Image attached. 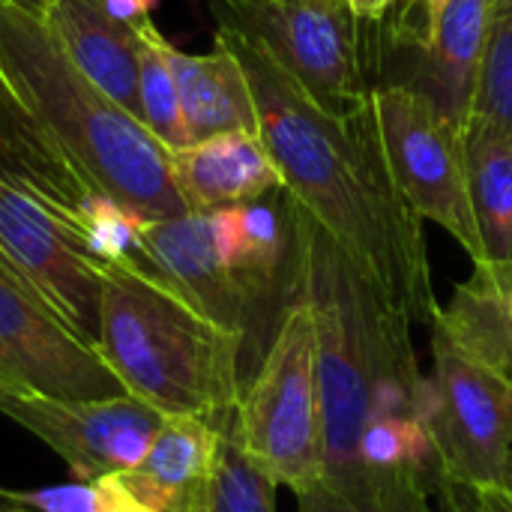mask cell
Wrapping results in <instances>:
<instances>
[{
  "label": "cell",
  "instance_id": "1",
  "mask_svg": "<svg viewBox=\"0 0 512 512\" xmlns=\"http://www.w3.org/2000/svg\"><path fill=\"white\" fill-rule=\"evenodd\" d=\"M246 69L258 135L270 150L282 195L312 216L351 264L414 324H432V270L423 219L396 189L366 117L342 120L315 105L249 36L219 27Z\"/></svg>",
  "mask_w": 512,
  "mask_h": 512
},
{
  "label": "cell",
  "instance_id": "2",
  "mask_svg": "<svg viewBox=\"0 0 512 512\" xmlns=\"http://www.w3.org/2000/svg\"><path fill=\"white\" fill-rule=\"evenodd\" d=\"M291 228V294L315 333V366L324 411V471L360 462L357 441L372 417H417L426 393L411 342V318L396 309L285 195Z\"/></svg>",
  "mask_w": 512,
  "mask_h": 512
},
{
  "label": "cell",
  "instance_id": "3",
  "mask_svg": "<svg viewBox=\"0 0 512 512\" xmlns=\"http://www.w3.org/2000/svg\"><path fill=\"white\" fill-rule=\"evenodd\" d=\"M0 63L51 144L87 186L150 219L189 213L174 183L171 150L63 54L39 15L3 0Z\"/></svg>",
  "mask_w": 512,
  "mask_h": 512
},
{
  "label": "cell",
  "instance_id": "4",
  "mask_svg": "<svg viewBox=\"0 0 512 512\" xmlns=\"http://www.w3.org/2000/svg\"><path fill=\"white\" fill-rule=\"evenodd\" d=\"M96 348L126 393L165 417L225 423L246 390V339L210 321L141 264L105 267Z\"/></svg>",
  "mask_w": 512,
  "mask_h": 512
},
{
  "label": "cell",
  "instance_id": "5",
  "mask_svg": "<svg viewBox=\"0 0 512 512\" xmlns=\"http://www.w3.org/2000/svg\"><path fill=\"white\" fill-rule=\"evenodd\" d=\"M363 117L411 210L441 225L474 264H483L486 243L468 174V129L417 84L375 87Z\"/></svg>",
  "mask_w": 512,
  "mask_h": 512
},
{
  "label": "cell",
  "instance_id": "6",
  "mask_svg": "<svg viewBox=\"0 0 512 512\" xmlns=\"http://www.w3.org/2000/svg\"><path fill=\"white\" fill-rule=\"evenodd\" d=\"M243 453L294 495L324 477V411L315 333L306 303L291 294L267 354L234 411Z\"/></svg>",
  "mask_w": 512,
  "mask_h": 512
},
{
  "label": "cell",
  "instance_id": "7",
  "mask_svg": "<svg viewBox=\"0 0 512 512\" xmlns=\"http://www.w3.org/2000/svg\"><path fill=\"white\" fill-rule=\"evenodd\" d=\"M219 27L261 45L324 111L351 120L369 105L360 18L345 0H210Z\"/></svg>",
  "mask_w": 512,
  "mask_h": 512
},
{
  "label": "cell",
  "instance_id": "8",
  "mask_svg": "<svg viewBox=\"0 0 512 512\" xmlns=\"http://www.w3.org/2000/svg\"><path fill=\"white\" fill-rule=\"evenodd\" d=\"M432 378L420 420L438 456V486L512 489V381L432 327Z\"/></svg>",
  "mask_w": 512,
  "mask_h": 512
},
{
  "label": "cell",
  "instance_id": "9",
  "mask_svg": "<svg viewBox=\"0 0 512 512\" xmlns=\"http://www.w3.org/2000/svg\"><path fill=\"white\" fill-rule=\"evenodd\" d=\"M72 213L0 168V258L90 345L99 339L105 264L81 243Z\"/></svg>",
  "mask_w": 512,
  "mask_h": 512
},
{
  "label": "cell",
  "instance_id": "10",
  "mask_svg": "<svg viewBox=\"0 0 512 512\" xmlns=\"http://www.w3.org/2000/svg\"><path fill=\"white\" fill-rule=\"evenodd\" d=\"M0 384L57 399L129 396L117 372L0 258Z\"/></svg>",
  "mask_w": 512,
  "mask_h": 512
},
{
  "label": "cell",
  "instance_id": "11",
  "mask_svg": "<svg viewBox=\"0 0 512 512\" xmlns=\"http://www.w3.org/2000/svg\"><path fill=\"white\" fill-rule=\"evenodd\" d=\"M0 414L48 444L81 483L138 468L165 423V414L135 396L57 399L3 384Z\"/></svg>",
  "mask_w": 512,
  "mask_h": 512
},
{
  "label": "cell",
  "instance_id": "12",
  "mask_svg": "<svg viewBox=\"0 0 512 512\" xmlns=\"http://www.w3.org/2000/svg\"><path fill=\"white\" fill-rule=\"evenodd\" d=\"M144 264L177 288L198 312L219 327L249 339L258 300L222 261L213 237L210 210H189L171 219H147L141 234Z\"/></svg>",
  "mask_w": 512,
  "mask_h": 512
},
{
  "label": "cell",
  "instance_id": "13",
  "mask_svg": "<svg viewBox=\"0 0 512 512\" xmlns=\"http://www.w3.org/2000/svg\"><path fill=\"white\" fill-rule=\"evenodd\" d=\"M225 423L204 417H165L144 462L123 471L120 480L150 512H213Z\"/></svg>",
  "mask_w": 512,
  "mask_h": 512
},
{
  "label": "cell",
  "instance_id": "14",
  "mask_svg": "<svg viewBox=\"0 0 512 512\" xmlns=\"http://www.w3.org/2000/svg\"><path fill=\"white\" fill-rule=\"evenodd\" d=\"M171 171L189 210H216L282 192V174L258 132H222L171 150Z\"/></svg>",
  "mask_w": 512,
  "mask_h": 512
},
{
  "label": "cell",
  "instance_id": "15",
  "mask_svg": "<svg viewBox=\"0 0 512 512\" xmlns=\"http://www.w3.org/2000/svg\"><path fill=\"white\" fill-rule=\"evenodd\" d=\"M63 54L117 105L141 120L138 99V36L105 12L99 0H48L39 15Z\"/></svg>",
  "mask_w": 512,
  "mask_h": 512
},
{
  "label": "cell",
  "instance_id": "16",
  "mask_svg": "<svg viewBox=\"0 0 512 512\" xmlns=\"http://www.w3.org/2000/svg\"><path fill=\"white\" fill-rule=\"evenodd\" d=\"M495 0H450L438 33L423 48V87L456 123L468 129L474 117L480 72L486 60Z\"/></svg>",
  "mask_w": 512,
  "mask_h": 512
},
{
  "label": "cell",
  "instance_id": "17",
  "mask_svg": "<svg viewBox=\"0 0 512 512\" xmlns=\"http://www.w3.org/2000/svg\"><path fill=\"white\" fill-rule=\"evenodd\" d=\"M171 66L189 141L222 132H258V111L246 69L225 42L216 39L207 54H186L174 45Z\"/></svg>",
  "mask_w": 512,
  "mask_h": 512
},
{
  "label": "cell",
  "instance_id": "18",
  "mask_svg": "<svg viewBox=\"0 0 512 512\" xmlns=\"http://www.w3.org/2000/svg\"><path fill=\"white\" fill-rule=\"evenodd\" d=\"M429 327L512 381V258L474 264L471 279L456 285Z\"/></svg>",
  "mask_w": 512,
  "mask_h": 512
},
{
  "label": "cell",
  "instance_id": "19",
  "mask_svg": "<svg viewBox=\"0 0 512 512\" xmlns=\"http://www.w3.org/2000/svg\"><path fill=\"white\" fill-rule=\"evenodd\" d=\"M210 222L225 267L258 300L267 303V297L276 291L282 267L291 261V228L285 201L282 207L267 198L216 207L210 210Z\"/></svg>",
  "mask_w": 512,
  "mask_h": 512
},
{
  "label": "cell",
  "instance_id": "20",
  "mask_svg": "<svg viewBox=\"0 0 512 512\" xmlns=\"http://www.w3.org/2000/svg\"><path fill=\"white\" fill-rule=\"evenodd\" d=\"M0 168L24 177L45 195L54 207L75 213V207L96 192L81 180V174L63 159V153L51 144L9 72L0 63Z\"/></svg>",
  "mask_w": 512,
  "mask_h": 512
},
{
  "label": "cell",
  "instance_id": "21",
  "mask_svg": "<svg viewBox=\"0 0 512 512\" xmlns=\"http://www.w3.org/2000/svg\"><path fill=\"white\" fill-rule=\"evenodd\" d=\"M300 512H441L432 507L429 483L411 468L324 471L321 480L297 492Z\"/></svg>",
  "mask_w": 512,
  "mask_h": 512
},
{
  "label": "cell",
  "instance_id": "22",
  "mask_svg": "<svg viewBox=\"0 0 512 512\" xmlns=\"http://www.w3.org/2000/svg\"><path fill=\"white\" fill-rule=\"evenodd\" d=\"M468 174L486 261L512 258V135L483 123L468 126ZM483 261V264H486Z\"/></svg>",
  "mask_w": 512,
  "mask_h": 512
},
{
  "label": "cell",
  "instance_id": "23",
  "mask_svg": "<svg viewBox=\"0 0 512 512\" xmlns=\"http://www.w3.org/2000/svg\"><path fill=\"white\" fill-rule=\"evenodd\" d=\"M138 36V99H141V123L147 132L165 147L180 150L189 141V129L180 108L177 78L171 66V42L162 30L147 18L132 24Z\"/></svg>",
  "mask_w": 512,
  "mask_h": 512
},
{
  "label": "cell",
  "instance_id": "24",
  "mask_svg": "<svg viewBox=\"0 0 512 512\" xmlns=\"http://www.w3.org/2000/svg\"><path fill=\"white\" fill-rule=\"evenodd\" d=\"M213 512H276V483L243 453L234 417L222 429Z\"/></svg>",
  "mask_w": 512,
  "mask_h": 512
},
{
  "label": "cell",
  "instance_id": "25",
  "mask_svg": "<svg viewBox=\"0 0 512 512\" xmlns=\"http://www.w3.org/2000/svg\"><path fill=\"white\" fill-rule=\"evenodd\" d=\"M471 123L512 135V6L495 3Z\"/></svg>",
  "mask_w": 512,
  "mask_h": 512
},
{
  "label": "cell",
  "instance_id": "26",
  "mask_svg": "<svg viewBox=\"0 0 512 512\" xmlns=\"http://www.w3.org/2000/svg\"><path fill=\"white\" fill-rule=\"evenodd\" d=\"M36 512H150L120 480V474L78 480L72 486H51L36 492H0Z\"/></svg>",
  "mask_w": 512,
  "mask_h": 512
},
{
  "label": "cell",
  "instance_id": "27",
  "mask_svg": "<svg viewBox=\"0 0 512 512\" xmlns=\"http://www.w3.org/2000/svg\"><path fill=\"white\" fill-rule=\"evenodd\" d=\"M444 510L441 512H512V489H468L441 483Z\"/></svg>",
  "mask_w": 512,
  "mask_h": 512
},
{
  "label": "cell",
  "instance_id": "28",
  "mask_svg": "<svg viewBox=\"0 0 512 512\" xmlns=\"http://www.w3.org/2000/svg\"><path fill=\"white\" fill-rule=\"evenodd\" d=\"M447 3L450 0H408L402 24H399V36L423 51L432 42V36L438 33V24H441Z\"/></svg>",
  "mask_w": 512,
  "mask_h": 512
},
{
  "label": "cell",
  "instance_id": "29",
  "mask_svg": "<svg viewBox=\"0 0 512 512\" xmlns=\"http://www.w3.org/2000/svg\"><path fill=\"white\" fill-rule=\"evenodd\" d=\"M105 6V12L123 24H138V21H147L150 12L159 6V0H99Z\"/></svg>",
  "mask_w": 512,
  "mask_h": 512
},
{
  "label": "cell",
  "instance_id": "30",
  "mask_svg": "<svg viewBox=\"0 0 512 512\" xmlns=\"http://www.w3.org/2000/svg\"><path fill=\"white\" fill-rule=\"evenodd\" d=\"M345 3L360 21H381L396 0H345Z\"/></svg>",
  "mask_w": 512,
  "mask_h": 512
},
{
  "label": "cell",
  "instance_id": "31",
  "mask_svg": "<svg viewBox=\"0 0 512 512\" xmlns=\"http://www.w3.org/2000/svg\"><path fill=\"white\" fill-rule=\"evenodd\" d=\"M3 3H12V6H18L24 12H33V15H42L45 6H48V0H3Z\"/></svg>",
  "mask_w": 512,
  "mask_h": 512
},
{
  "label": "cell",
  "instance_id": "32",
  "mask_svg": "<svg viewBox=\"0 0 512 512\" xmlns=\"http://www.w3.org/2000/svg\"><path fill=\"white\" fill-rule=\"evenodd\" d=\"M510 480H512V459H510Z\"/></svg>",
  "mask_w": 512,
  "mask_h": 512
},
{
  "label": "cell",
  "instance_id": "33",
  "mask_svg": "<svg viewBox=\"0 0 512 512\" xmlns=\"http://www.w3.org/2000/svg\"><path fill=\"white\" fill-rule=\"evenodd\" d=\"M0 512H3V510H0ZM12 512H27V510H12Z\"/></svg>",
  "mask_w": 512,
  "mask_h": 512
}]
</instances>
